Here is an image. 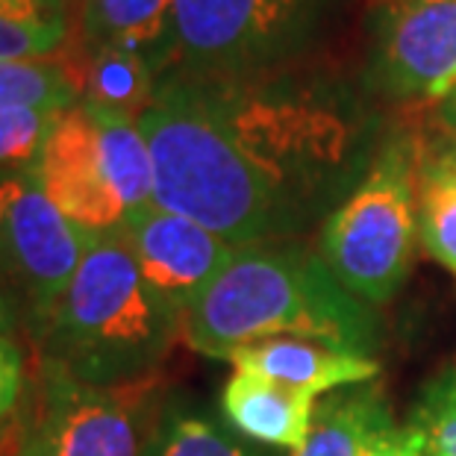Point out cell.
I'll return each mask as SVG.
<instances>
[{"instance_id": "16", "label": "cell", "mask_w": 456, "mask_h": 456, "mask_svg": "<svg viewBox=\"0 0 456 456\" xmlns=\"http://www.w3.org/2000/svg\"><path fill=\"white\" fill-rule=\"evenodd\" d=\"M68 38L65 0H0V60H51Z\"/></svg>"}, {"instance_id": "12", "label": "cell", "mask_w": 456, "mask_h": 456, "mask_svg": "<svg viewBox=\"0 0 456 456\" xmlns=\"http://www.w3.org/2000/svg\"><path fill=\"white\" fill-rule=\"evenodd\" d=\"M318 401L322 397L268 380L254 371H232L221 395V410L248 439L300 451L313 427Z\"/></svg>"}, {"instance_id": "9", "label": "cell", "mask_w": 456, "mask_h": 456, "mask_svg": "<svg viewBox=\"0 0 456 456\" xmlns=\"http://www.w3.org/2000/svg\"><path fill=\"white\" fill-rule=\"evenodd\" d=\"M371 83L397 101H444L456 92V0L386 4Z\"/></svg>"}, {"instance_id": "18", "label": "cell", "mask_w": 456, "mask_h": 456, "mask_svg": "<svg viewBox=\"0 0 456 456\" xmlns=\"http://www.w3.org/2000/svg\"><path fill=\"white\" fill-rule=\"evenodd\" d=\"M80 92L60 56L51 60H0V110L65 112Z\"/></svg>"}, {"instance_id": "5", "label": "cell", "mask_w": 456, "mask_h": 456, "mask_svg": "<svg viewBox=\"0 0 456 456\" xmlns=\"http://www.w3.org/2000/svg\"><path fill=\"white\" fill-rule=\"evenodd\" d=\"M36 174L62 216L92 236L118 232L153 203V159L135 118L83 101L60 115Z\"/></svg>"}, {"instance_id": "3", "label": "cell", "mask_w": 456, "mask_h": 456, "mask_svg": "<svg viewBox=\"0 0 456 456\" xmlns=\"http://www.w3.org/2000/svg\"><path fill=\"white\" fill-rule=\"evenodd\" d=\"M177 336L180 313L142 277L118 232H106L92 239L36 354L86 383L124 386L157 374Z\"/></svg>"}, {"instance_id": "24", "label": "cell", "mask_w": 456, "mask_h": 456, "mask_svg": "<svg viewBox=\"0 0 456 456\" xmlns=\"http://www.w3.org/2000/svg\"><path fill=\"white\" fill-rule=\"evenodd\" d=\"M421 153L430 162L456 174V130L444 135V139H424L421 135Z\"/></svg>"}, {"instance_id": "10", "label": "cell", "mask_w": 456, "mask_h": 456, "mask_svg": "<svg viewBox=\"0 0 456 456\" xmlns=\"http://www.w3.org/2000/svg\"><path fill=\"white\" fill-rule=\"evenodd\" d=\"M118 236L130 248L142 277L177 309L180 318L239 250L212 230L153 203L130 216Z\"/></svg>"}, {"instance_id": "4", "label": "cell", "mask_w": 456, "mask_h": 456, "mask_svg": "<svg viewBox=\"0 0 456 456\" xmlns=\"http://www.w3.org/2000/svg\"><path fill=\"white\" fill-rule=\"evenodd\" d=\"M421 135L389 133L365 177L322 224L318 254L347 292L368 306L397 295L419 232Z\"/></svg>"}, {"instance_id": "13", "label": "cell", "mask_w": 456, "mask_h": 456, "mask_svg": "<svg viewBox=\"0 0 456 456\" xmlns=\"http://www.w3.org/2000/svg\"><path fill=\"white\" fill-rule=\"evenodd\" d=\"M77 42L121 47L162 74L174 65V0H83Z\"/></svg>"}, {"instance_id": "11", "label": "cell", "mask_w": 456, "mask_h": 456, "mask_svg": "<svg viewBox=\"0 0 456 456\" xmlns=\"http://www.w3.org/2000/svg\"><path fill=\"white\" fill-rule=\"evenodd\" d=\"M230 362L236 371H254L315 397L371 383L380 374V362L374 356L338 351L309 338H265L232 351Z\"/></svg>"}, {"instance_id": "1", "label": "cell", "mask_w": 456, "mask_h": 456, "mask_svg": "<svg viewBox=\"0 0 456 456\" xmlns=\"http://www.w3.org/2000/svg\"><path fill=\"white\" fill-rule=\"evenodd\" d=\"M135 124L153 159V207L236 248L324 224L386 139L342 77L297 65L239 77L168 71Z\"/></svg>"}, {"instance_id": "27", "label": "cell", "mask_w": 456, "mask_h": 456, "mask_svg": "<svg viewBox=\"0 0 456 456\" xmlns=\"http://www.w3.org/2000/svg\"><path fill=\"white\" fill-rule=\"evenodd\" d=\"M444 112H448V121H451V130H456V92L451 94L448 106H444Z\"/></svg>"}, {"instance_id": "28", "label": "cell", "mask_w": 456, "mask_h": 456, "mask_svg": "<svg viewBox=\"0 0 456 456\" xmlns=\"http://www.w3.org/2000/svg\"><path fill=\"white\" fill-rule=\"evenodd\" d=\"M386 4H406V0H386Z\"/></svg>"}, {"instance_id": "22", "label": "cell", "mask_w": 456, "mask_h": 456, "mask_svg": "<svg viewBox=\"0 0 456 456\" xmlns=\"http://www.w3.org/2000/svg\"><path fill=\"white\" fill-rule=\"evenodd\" d=\"M24 351L18 338L0 333V424L9 421L24 397Z\"/></svg>"}, {"instance_id": "23", "label": "cell", "mask_w": 456, "mask_h": 456, "mask_svg": "<svg viewBox=\"0 0 456 456\" xmlns=\"http://www.w3.org/2000/svg\"><path fill=\"white\" fill-rule=\"evenodd\" d=\"M359 456H424V448L410 427H389L365 442Z\"/></svg>"}, {"instance_id": "15", "label": "cell", "mask_w": 456, "mask_h": 456, "mask_svg": "<svg viewBox=\"0 0 456 456\" xmlns=\"http://www.w3.org/2000/svg\"><path fill=\"white\" fill-rule=\"evenodd\" d=\"M389 427L395 419L380 386H347L318 401L309 436L295 456H359L371 436Z\"/></svg>"}, {"instance_id": "20", "label": "cell", "mask_w": 456, "mask_h": 456, "mask_svg": "<svg viewBox=\"0 0 456 456\" xmlns=\"http://www.w3.org/2000/svg\"><path fill=\"white\" fill-rule=\"evenodd\" d=\"M406 427L419 436L424 456H456V368L424 386Z\"/></svg>"}, {"instance_id": "25", "label": "cell", "mask_w": 456, "mask_h": 456, "mask_svg": "<svg viewBox=\"0 0 456 456\" xmlns=\"http://www.w3.org/2000/svg\"><path fill=\"white\" fill-rule=\"evenodd\" d=\"M0 333L4 336H12L18 338V333H21V322H18L15 309L9 306V300L4 295V289H0Z\"/></svg>"}, {"instance_id": "6", "label": "cell", "mask_w": 456, "mask_h": 456, "mask_svg": "<svg viewBox=\"0 0 456 456\" xmlns=\"http://www.w3.org/2000/svg\"><path fill=\"white\" fill-rule=\"evenodd\" d=\"M159 377L94 386L36 354L18 419L12 456H142L162 410Z\"/></svg>"}, {"instance_id": "8", "label": "cell", "mask_w": 456, "mask_h": 456, "mask_svg": "<svg viewBox=\"0 0 456 456\" xmlns=\"http://www.w3.org/2000/svg\"><path fill=\"white\" fill-rule=\"evenodd\" d=\"M324 6L327 0H174L171 71L239 77L292 65Z\"/></svg>"}, {"instance_id": "26", "label": "cell", "mask_w": 456, "mask_h": 456, "mask_svg": "<svg viewBox=\"0 0 456 456\" xmlns=\"http://www.w3.org/2000/svg\"><path fill=\"white\" fill-rule=\"evenodd\" d=\"M0 456H12V433L0 430Z\"/></svg>"}, {"instance_id": "2", "label": "cell", "mask_w": 456, "mask_h": 456, "mask_svg": "<svg viewBox=\"0 0 456 456\" xmlns=\"http://www.w3.org/2000/svg\"><path fill=\"white\" fill-rule=\"evenodd\" d=\"M191 351L230 359L265 338H309L374 356L377 318L315 250L295 241L241 245L180 318Z\"/></svg>"}, {"instance_id": "14", "label": "cell", "mask_w": 456, "mask_h": 456, "mask_svg": "<svg viewBox=\"0 0 456 456\" xmlns=\"http://www.w3.org/2000/svg\"><path fill=\"white\" fill-rule=\"evenodd\" d=\"M68 68L83 103L139 118L159 86V71L144 56L121 47H89L77 38L56 53Z\"/></svg>"}, {"instance_id": "7", "label": "cell", "mask_w": 456, "mask_h": 456, "mask_svg": "<svg viewBox=\"0 0 456 456\" xmlns=\"http://www.w3.org/2000/svg\"><path fill=\"white\" fill-rule=\"evenodd\" d=\"M92 239L47 198L33 168H0V289L33 347L45 338Z\"/></svg>"}, {"instance_id": "21", "label": "cell", "mask_w": 456, "mask_h": 456, "mask_svg": "<svg viewBox=\"0 0 456 456\" xmlns=\"http://www.w3.org/2000/svg\"><path fill=\"white\" fill-rule=\"evenodd\" d=\"M60 115L47 110H0V168L36 171Z\"/></svg>"}, {"instance_id": "19", "label": "cell", "mask_w": 456, "mask_h": 456, "mask_svg": "<svg viewBox=\"0 0 456 456\" xmlns=\"http://www.w3.org/2000/svg\"><path fill=\"white\" fill-rule=\"evenodd\" d=\"M419 236L427 254L456 274V174L424 153L419 165Z\"/></svg>"}, {"instance_id": "17", "label": "cell", "mask_w": 456, "mask_h": 456, "mask_svg": "<svg viewBox=\"0 0 456 456\" xmlns=\"http://www.w3.org/2000/svg\"><path fill=\"white\" fill-rule=\"evenodd\" d=\"M142 456H259L227 427L186 403H162Z\"/></svg>"}]
</instances>
